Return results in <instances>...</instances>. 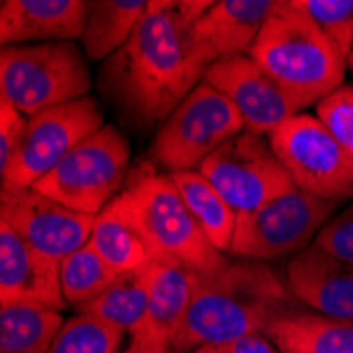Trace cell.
<instances>
[{
  "mask_svg": "<svg viewBox=\"0 0 353 353\" xmlns=\"http://www.w3.org/2000/svg\"><path fill=\"white\" fill-rule=\"evenodd\" d=\"M212 0H150L123 49L102 66V89L136 125L165 121L205 81L195 26Z\"/></svg>",
  "mask_w": 353,
  "mask_h": 353,
  "instance_id": "obj_1",
  "label": "cell"
},
{
  "mask_svg": "<svg viewBox=\"0 0 353 353\" xmlns=\"http://www.w3.org/2000/svg\"><path fill=\"white\" fill-rule=\"evenodd\" d=\"M299 309L290 285L259 261H229L197 275L195 292L176 336L174 353L250 334H267L283 313Z\"/></svg>",
  "mask_w": 353,
  "mask_h": 353,
  "instance_id": "obj_2",
  "label": "cell"
},
{
  "mask_svg": "<svg viewBox=\"0 0 353 353\" xmlns=\"http://www.w3.org/2000/svg\"><path fill=\"white\" fill-rule=\"evenodd\" d=\"M299 108L317 106L343 85L345 53L296 5L277 0L248 53Z\"/></svg>",
  "mask_w": 353,
  "mask_h": 353,
  "instance_id": "obj_3",
  "label": "cell"
},
{
  "mask_svg": "<svg viewBox=\"0 0 353 353\" xmlns=\"http://www.w3.org/2000/svg\"><path fill=\"white\" fill-rule=\"evenodd\" d=\"M125 192L150 261L178 265L199 275L229 263L192 218L170 174L140 172Z\"/></svg>",
  "mask_w": 353,
  "mask_h": 353,
  "instance_id": "obj_4",
  "label": "cell"
},
{
  "mask_svg": "<svg viewBox=\"0 0 353 353\" xmlns=\"http://www.w3.org/2000/svg\"><path fill=\"white\" fill-rule=\"evenodd\" d=\"M0 98L32 119L89 98L91 74L77 43L11 45L0 51Z\"/></svg>",
  "mask_w": 353,
  "mask_h": 353,
  "instance_id": "obj_5",
  "label": "cell"
},
{
  "mask_svg": "<svg viewBox=\"0 0 353 353\" xmlns=\"http://www.w3.org/2000/svg\"><path fill=\"white\" fill-rule=\"evenodd\" d=\"M130 168V142L114 125L81 142L32 188L87 216H98L121 188Z\"/></svg>",
  "mask_w": 353,
  "mask_h": 353,
  "instance_id": "obj_6",
  "label": "cell"
},
{
  "mask_svg": "<svg viewBox=\"0 0 353 353\" xmlns=\"http://www.w3.org/2000/svg\"><path fill=\"white\" fill-rule=\"evenodd\" d=\"M241 132L237 108L203 81L159 127L148 157L168 174L199 170L212 152Z\"/></svg>",
  "mask_w": 353,
  "mask_h": 353,
  "instance_id": "obj_7",
  "label": "cell"
},
{
  "mask_svg": "<svg viewBox=\"0 0 353 353\" xmlns=\"http://www.w3.org/2000/svg\"><path fill=\"white\" fill-rule=\"evenodd\" d=\"M269 142L299 190L332 203L353 199V159L317 117L294 114Z\"/></svg>",
  "mask_w": 353,
  "mask_h": 353,
  "instance_id": "obj_8",
  "label": "cell"
},
{
  "mask_svg": "<svg viewBox=\"0 0 353 353\" xmlns=\"http://www.w3.org/2000/svg\"><path fill=\"white\" fill-rule=\"evenodd\" d=\"M339 203L292 188L261 210L237 216L229 254L243 261H275L313 245L317 233L334 218Z\"/></svg>",
  "mask_w": 353,
  "mask_h": 353,
  "instance_id": "obj_9",
  "label": "cell"
},
{
  "mask_svg": "<svg viewBox=\"0 0 353 353\" xmlns=\"http://www.w3.org/2000/svg\"><path fill=\"white\" fill-rule=\"evenodd\" d=\"M237 216L252 214L290 192L294 182L269 138L241 132L212 152L197 170Z\"/></svg>",
  "mask_w": 353,
  "mask_h": 353,
  "instance_id": "obj_10",
  "label": "cell"
},
{
  "mask_svg": "<svg viewBox=\"0 0 353 353\" xmlns=\"http://www.w3.org/2000/svg\"><path fill=\"white\" fill-rule=\"evenodd\" d=\"M104 112L93 98L49 108L28 121L23 144L13 163L0 174L3 186L32 188L63 157L104 127Z\"/></svg>",
  "mask_w": 353,
  "mask_h": 353,
  "instance_id": "obj_11",
  "label": "cell"
},
{
  "mask_svg": "<svg viewBox=\"0 0 353 353\" xmlns=\"http://www.w3.org/2000/svg\"><path fill=\"white\" fill-rule=\"evenodd\" d=\"M0 222L49 261L61 265L89 243L95 216L61 205L37 188L0 186Z\"/></svg>",
  "mask_w": 353,
  "mask_h": 353,
  "instance_id": "obj_12",
  "label": "cell"
},
{
  "mask_svg": "<svg viewBox=\"0 0 353 353\" xmlns=\"http://www.w3.org/2000/svg\"><path fill=\"white\" fill-rule=\"evenodd\" d=\"M205 83L227 98L241 114L243 130L256 136H271L299 108L277 83L250 55L216 61L205 72Z\"/></svg>",
  "mask_w": 353,
  "mask_h": 353,
  "instance_id": "obj_13",
  "label": "cell"
},
{
  "mask_svg": "<svg viewBox=\"0 0 353 353\" xmlns=\"http://www.w3.org/2000/svg\"><path fill=\"white\" fill-rule=\"evenodd\" d=\"M0 305L63 311L59 265L32 250L13 229L0 222Z\"/></svg>",
  "mask_w": 353,
  "mask_h": 353,
  "instance_id": "obj_14",
  "label": "cell"
},
{
  "mask_svg": "<svg viewBox=\"0 0 353 353\" xmlns=\"http://www.w3.org/2000/svg\"><path fill=\"white\" fill-rule=\"evenodd\" d=\"M285 281L294 299L313 313L353 322V265L309 245L288 263Z\"/></svg>",
  "mask_w": 353,
  "mask_h": 353,
  "instance_id": "obj_15",
  "label": "cell"
},
{
  "mask_svg": "<svg viewBox=\"0 0 353 353\" xmlns=\"http://www.w3.org/2000/svg\"><path fill=\"white\" fill-rule=\"evenodd\" d=\"M87 3L83 0H3L0 43H74L83 37Z\"/></svg>",
  "mask_w": 353,
  "mask_h": 353,
  "instance_id": "obj_16",
  "label": "cell"
},
{
  "mask_svg": "<svg viewBox=\"0 0 353 353\" xmlns=\"http://www.w3.org/2000/svg\"><path fill=\"white\" fill-rule=\"evenodd\" d=\"M277 0H218L195 26V41L210 66L248 55Z\"/></svg>",
  "mask_w": 353,
  "mask_h": 353,
  "instance_id": "obj_17",
  "label": "cell"
},
{
  "mask_svg": "<svg viewBox=\"0 0 353 353\" xmlns=\"http://www.w3.org/2000/svg\"><path fill=\"white\" fill-rule=\"evenodd\" d=\"M148 275V309L142 326L134 334H142L159 345L174 349L176 336L188 313L195 281L199 273L170 263H146Z\"/></svg>",
  "mask_w": 353,
  "mask_h": 353,
  "instance_id": "obj_18",
  "label": "cell"
},
{
  "mask_svg": "<svg viewBox=\"0 0 353 353\" xmlns=\"http://www.w3.org/2000/svg\"><path fill=\"white\" fill-rule=\"evenodd\" d=\"M89 245L102 256L117 275L140 269L150 261L148 248L140 235L130 197L125 190L119 192L95 216Z\"/></svg>",
  "mask_w": 353,
  "mask_h": 353,
  "instance_id": "obj_19",
  "label": "cell"
},
{
  "mask_svg": "<svg viewBox=\"0 0 353 353\" xmlns=\"http://www.w3.org/2000/svg\"><path fill=\"white\" fill-rule=\"evenodd\" d=\"M267 336L281 353H353V322L292 309L277 317Z\"/></svg>",
  "mask_w": 353,
  "mask_h": 353,
  "instance_id": "obj_20",
  "label": "cell"
},
{
  "mask_svg": "<svg viewBox=\"0 0 353 353\" xmlns=\"http://www.w3.org/2000/svg\"><path fill=\"white\" fill-rule=\"evenodd\" d=\"M148 0H91L83 30V49L93 61H106L127 45L148 11Z\"/></svg>",
  "mask_w": 353,
  "mask_h": 353,
  "instance_id": "obj_21",
  "label": "cell"
},
{
  "mask_svg": "<svg viewBox=\"0 0 353 353\" xmlns=\"http://www.w3.org/2000/svg\"><path fill=\"white\" fill-rule=\"evenodd\" d=\"M148 309V275L146 265L134 271L117 275L106 290L79 309L81 315L93 317L98 322L130 336L142 326Z\"/></svg>",
  "mask_w": 353,
  "mask_h": 353,
  "instance_id": "obj_22",
  "label": "cell"
},
{
  "mask_svg": "<svg viewBox=\"0 0 353 353\" xmlns=\"http://www.w3.org/2000/svg\"><path fill=\"white\" fill-rule=\"evenodd\" d=\"M170 178L174 180L180 197L184 199L192 218L199 222L208 239L222 254L229 252L237 227V214L229 208V203L197 170L172 172Z\"/></svg>",
  "mask_w": 353,
  "mask_h": 353,
  "instance_id": "obj_23",
  "label": "cell"
},
{
  "mask_svg": "<svg viewBox=\"0 0 353 353\" xmlns=\"http://www.w3.org/2000/svg\"><path fill=\"white\" fill-rule=\"evenodd\" d=\"M63 324L57 311L0 305V353H47Z\"/></svg>",
  "mask_w": 353,
  "mask_h": 353,
  "instance_id": "obj_24",
  "label": "cell"
},
{
  "mask_svg": "<svg viewBox=\"0 0 353 353\" xmlns=\"http://www.w3.org/2000/svg\"><path fill=\"white\" fill-rule=\"evenodd\" d=\"M59 279L66 303L81 309L93 299H98L117 279V273L87 243L59 265Z\"/></svg>",
  "mask_w": 353,
  "mask_h": 353,
  "instance_id": "obj_25",
  "label": "cell"
},
{
  "mask_svg": "<svg viewBox=\"0 0 353 353\" xmlns=\"http://www.w3.org/2000/svg\"><path fill=\"white\" fill-rule=\"evenodd\" d=\"M123 336V332L79 313L61 326L47 353H119Z\"/></svg>",
  "mask_w": 353,
  "mask_h": 353,
  "instance_id": "obj_26",
  "label": "cell"
},
{
  "mask_svg": "<svg viewBox=\"0 0 353 353\" xmlns=\"http://www.w3.org/2000/svg\"><path fill=\"white\" fill-rule=\"evenodd\" d=\"M296 5L347 57L353 47V0H296Z\"/></svg>",
  "mask_w": 353,
  "mask_h": 353,
  "instance_id": "obj_27",
  "label": "cell"
},
{
  "mask_svg": "<svg viewBox=\"0 0 353 353\" xmlns=\"http://www.w3.org/2000/svg\"><path fill=\"white\" fill-rule=\"evenodd\" d=\"M317 119L353 159V85H341L315 106Z\"/></svg>",
  "mask_w": 353,
  "mask_h": 353,
  "instance_id": "obj_28",
  "label": "cell"
},
{
  "mask_svg": "<svg viewBox=\"0 0 353 353\" xmlns=\"http://www.w3.org/2000/svg\"><path fill=\"white\" fill-rule=\"evenodd\" d=\"M313 245L339 261L353 265V203L334 214V218L317 233Z\"/></svg>",
  "mask_w": 353,
  "mask_h": 353,
  "instance_id": "obj_29",
  "label": "cell"
},
{
  "mask_svg": "<svg viewBox=\"0 0 353 353\" xmlns=\"http://www.w3.org/2000/svg\"><path fill=\"white\" fill-rule=\"evenodd\" d=\"M28 117H23L13 104L0 98V174H3L17 157L26 132H28Z\"/></svg>",
  "mask_w": 353,
  "mask_h": 353,
  "instance_id": "obj_30",
  "label": "cell"
},
{
  "mask_svg": "<svg viewBox=\"0 0 353 353\" xmlns=\"http://www.w3.org/2000/svg\"><path fill=\"white\" fill-rule=\"evenodd\" d=\"M192 353H277V347L267 334H250L224 343L203 345Z\"/></svg>",
  "mask_w": 353,
  "mask_h": 353,
  "instance_id": "obj_31",
  "label": "cell"
},
{
  "mask_svg": "<svg viewBox=\"0 0 353 353\" xmlns=\"http://www.w3.org/2000/svg\"><path fill=\"white\" fill-rule=\"evenodd\" d=\"M119 353H174V349L159 345L142 334H132V341L125 349H121Z\"/></svg>",
  "mask_w": 353,
  "mask_h": 353,
  "instance_id": "obj_32",
  "label": "cell"
},
{
  "mask_svg": "<svg viewBox=\"0 0 353 353\" xmlns=\"http://www.w3.org/2000/svg\"><path fill=\"white\" fill-rule=\"evenodd\" d=\"M347 68H349L351 74H353V47H351V51H349V55H347Z\"/></svg>",
  "mask_w": 353,
  "mask_h": 353,
  "instance_id": "obj_33",
  "label": "cell"
}]
</instances>
